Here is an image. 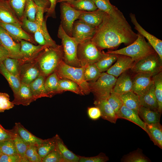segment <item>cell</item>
I'll return each instance as SVG.
<instances>
[{"instance_id":"obj_1","label":"cell","mask_w":162,"mask_h":162,"mask_svg":"<svg viewBox=\"0 0 162 162\" xmlns=\"http://www.w3.org/2000/svg\"><path fill=\"white\" fill-rule=\"evenodd\" d=\"M138 37L123 14L116 7L109 14L105 13L97 28L91 41L100 50L113 49L123 43L129 45Z\"/></svg>"},{"instance_id":"obj_2","label":"cell","mask_w":162,"mask_h":162,"mask_svg":"<svg viewBox=\"0 0 162 162\" xmlns=\"http://www.w3.org/2000/svg\"><path fill=\"white\" fill-rule=\"evenodd\" d=\"M38 58L41 74L47 77L55 71L61 62L63 60L62 45L46 47L38 55Z\"/></svg>"},{"instance_id":"obj_3","label":"cell","mask_w":162,"mask_h":162,"mask_svg":"<svg viewBox=\"0 0 162 162\" xmlns=\"http://www.w3.org/2000/svg\"><path fill=\"white\" fill-rule=\"evenodd\" d=\"M138 37L132 44L127 46L115 50H108L109 53L122 55L130 57L135 62L156 52L145 38L137 33Z\"/></svg>"},{"instance_id":"obj_4","label":"cell","mask_w":162,"mask_h":162,"mask_svg":"<svg viewBox=\"0 0 162 162\" xmlns=\"http://www.w3.org/2000/svg\"><path fill=\"white\" fill-rule=\"evenodd\" d=\"M86 66L80 67H73L62 61L55 71L59 79L71 80L77 83L84 94H88L90 92L88 82L84 77V71Z\"/></svg>"},{"instance_id":"obj_5","label":"cell","mask_w":162,"mask_h":162,"mask_svg":"<svg viewBox=\"0 0 162 162\" xmlns=\"http://www.w3.org/2000/svg\"><path fill=\"white\" fill-rule=\"evenodd\" d=\"M57 36L61 40L64 62L73 67H81L77 56L78 43L73 37L65 33L61 24L58 28Z\"/></svg>"},{"instance_id":"obj_6","label":"cell","mask_w":162,"mask_h":162,"mask_svg":"<svg viewBox=\"0 0 162 162\" xmlns=\"http://www.w3.org/2000/svg\"><path fill=\"white\" fill-rule=\"evenodd\" d=\"M117 78L104 72L95 81L88 82L90 92L96 98H107L112 92Z\"/></svg>"},{"instance_id":"obj_7","label":"cell","mask_w":162,"mask_h":162,"mask_svg":"<svg viewBox=\"0 0 162 162\" xmlns=\"http://www.w3.org/2000/svg\"><path fill=\"white\" fill-rule=\"evenodd\" d=\"M104 52L90 40L78 44L77 56L81 66H84L96 63L101 58Z\"/></svg>"},{"instance_id":"obj_8","label":"cell","mask_w":162,"mask_h":162,"mask_svg":"<svg viewBox=\"0 0 162 162\" xmlns=\"http://www.w3.org/2000/svg\"><path fill=\"white\" fill-rule=\"evenodd\" d=\"M162 62L155 52L135 62L131 69L136 74L146 73L153 76L162 71Z\"/></svg>"},{"instance_id":"obj_9","label":"cell","mask_w":162,"mask_h":162,"mask_svg":"<svg viewBox=\"0 0 162 162\" xmlns=\"http://www.w3.org/2000/svg\"><path fill=\"white\" fill-rule=\"evenodd\" d=\"M61 19V25L65 33L72 37L73 25L83 11L76 10L71 7L66 2L60 4Z\"/></svg>"},{"instance_id":"obj_10","label":"cell","mask_w":162,"mask_h":162,"mask_svg":"<svg viewBox=\"0 0 162 162\" xmlns=\"http://www.w3.org/2000/svg\"><path fill=\"white\" fill-rule=\"evenodd\" d=\"M97 28L78 20L74 23L72 37L78 44L90 41L96 32Z\"/></svg>"},{"instance_id":"obj_11","label":"cell","mask_w":162,"mask_h":162,"mask_svg":"<svg viewBox=\"0 0 162 162\" xmlns=\"http://www.w3.org/2000/svg\"><path fill=\"white\" fill-rule=\"evenodd\" d=\"M38 56L31 61L19 64L21 83L29 85L41 74L38 63Z\"/></svg>"},{"instance_id":"obj_12","label":"cell","mask_w":162,"mask_h":162,"mask_svg":"<svg viewBox=\"0 0 162 162\" xmlns=\"http://www.w3.org/2000/svg\"><path fill=\"white\" fill-rule=\"evenodd\" d=\"M0 41L1 45L8 51L9 57L19 60L22 58L20 43L15 41L7 31L1 26Z\"/></svg>"},{"instance_id":"obj_13","label":"cell","mask_w":162,"mask_h":162,"mask_svg":"<svg viewBox=\"0 0 162 162\" xmlns=\"http://www.w3.org/2000/svg\"><path fill=\"white\" fill-rule=\"evenodd\" d=\"M131 21L134 26V28L138 33L146 38L148 43L154 50L162 60V41L145 30L138 23L135 14H129Z\"/></svg>"},{"instance_id":"obj_14","label":"cell","mask_w":162,"mask_h":162,"mask_svg":"<svg viewBox=\"0 0 162 162\" xmlns=\"http://www.w3.org/2000/svg\"><path fill=\"white\" fill-rule=\"evenodd\" d=\"M20 44V51L22 58L21 59L19 60V64L34 59L44 49L49 46L40 45H37L24 40L21 41Z\"/></svg>"},{"instance_id":"obj_15","label":"cell","mask_w":162,"mask_h":162,"mask_svg":"<svg viewBox=\"0 0 162 162\" xmlns=\"http://www.w3.org/2000/svg\"><path fill=\"white\" fill-rule=\"evenodd\" d=\"M0 26L4 29L16 42L20 43L22 40L29 42L35 45L37 43L33 36L24 30L21 26L4 23L0 21Z\"/></svg>"},{"instance_id":"obj_16","label":"cell","mask_w":162,"mask_h":162,"mask_svg":"<svg viewBox=\"0 0 162 162\" xmlns=\"http://www.w3.org/2000/svg\"><path fill=\"white\" fill-rule=\"evenodd\" d=\"M153 82L152 75L146 73L136 74L132 80L131 91L139 97L146 92Z\"/></svg>"},{"instance_id":"obj_17","label":"cell","mask_w":162,"mask_h":162,"mask_svg":"<svg viewBox=\"0 0 162 162\" xmlns=\"http://www.w3.org/2000/svg\"><path fill=\"white\" fill-rule=\"evenodd\" d=\"M116 62L106 73L116 78L128 69H131L135 63L130 57L122 55H118Z\"/></svg>"},{"instance_id":"obj_18","label":"cell","mask_w":162,"mask_h":162,"mask_svg":"<svg viewBox=\"0 0 162 162\" xmlns=\"http://www.w3.org/2000/svg\"><path fill=\"white\" fill-rule=\"evenodd\" d=\"M0 21L21 26V20L10 6L8 0H0Z\"/></svg>"},{"instance_id":"obj_19","label":"cell","mask_w":162,"mask_h":162,"mask_svg":"<svg viewBox=\"0 0 162 162\" xmlns=\"http://www.w3.org/2000/svg\"><path fill=\"white\" fill-rule=\"evenodd\" d=\"M14 97L12 102L14 105L27 106L35 101L29 85L25 83H21L18 92Z\"/></svg>"},{"instance_id":"obj_20","label":"cell","mask_w":162,"mask_h":162,"mask_svg":"<svg viewBox=\"0 0 162 162\" xmlns=\"http://www.w3.org/2000/svg\"><path fill=\"white\" fill-rule=\"evenodd\" d=\"M94 104L100 109L102 118L111 123H116L118 119L117 116L109 104L107 98H96Z\"/></svg>"},{"instance_id":"obj_21","label":"cell","mask_w":162,"mask_h":162,"mask_svg":"<svg viewBox=\"0 0 162 162\" xmlns=\"http://www.w3.org/2000/svg\"><path fill=\"white\" fill-rule=\"evenodd\" d=\"M47 19L44 18L40 28L33 35L34 39L39 45L49 46H55L57 44L50 36L46 25Z\"/></svg>"},{"instance_id":"obj_22","label":"cell","mask_w":162,"mask_h":162,"mask_svg":"<svg viewBox=\"0 0 162 162\" xmlns=\"http://www.w3.org/2000/svg\"><path fill=\"white\" fill-rule=\"evenodd\" d=\"M132 80L129 74L124 72L117 79L112 92L117 95H120L131 91Z\"/></svg>"},{"instance_id":"obj_23","label":"cell","mask_w":162,"mask_h":162,"mask_svg":"<svg viewBox=\"0 0 162 162\" xmlns=\"http://www.w3.org/2000/svg\"><path fill=\"white\" fill-rule=\"evenodd\" d=\"M105 13L98 9L92 11H83L78 19L92 26L98 27L102 22Z\"/></svg>"},{"instance_id":"obj_24","label":"cell","mask_w":162,"mask_h":162,"mask_svg":"<svg viewBox=\"0 0 162 162\" xmlns=\"http://www.w3.org/2000/svg\"><path fill=\"white\" fill-rule=\"evenodd\" d=\"M118 118L129 120L138 125L146 132V124L140 117L138 114L123 104L117 114Z\"/></svg>"},{"instance_id":"obj_25","label":"cell","mask_w":162,"mask_h":162,"mask_svg":"<svg viewBox=\"0 0 162 162\" xmlns=\"http://www.w3.org/2000/svg\"><path fill=\"white\" fill-rule=\"evenodd\" d=\"M139 100L141 106L158 111V104L155 94L153 82L146 92L139 96Z\"/></svg>"},{"instance_id":"obj_26","label":"cell","mask_w":162,"mask_h":162,"mask_svg":"<svg viewBox=\"0 0 162 162\" xmlns=\"http://www.w3.org/2000/svg\"><path fill=\"white\" fill-rule=\"evenodd\" d=\"M45 77L41 74L29 84L35 101L43 97H50L45 85Z\"/></svg>"},{"instance_id":"obj_27","label":"cell","mask_w":162,"mask_h":162,"mask_svg":"<svg viewBox=\"0 0 162 162\" xmlns=\"http://www.w3.org/2000/svg\"><path fill=\"white\" fill-rule=\"evenodd\" d=\"M14 128L20 137L28 145L37 146L43 140L32 134L20 123H16Z\"/></svg>"},{"instance_id":"obj_28","label":"cell","mask_w":162,"mask_h":162,"mask_svg":"<svg viewBox=\"0 0 162 162\" xmlns=\"http://www.w3.org/2000/svg\"><path fill=\"white\" fill-rule=\"evenodd\" d=\"M146 132L154 144L162 149V126L160 122L146 124Z\"/></svg>"},{"instance_id":"obj_29","label":"cell","mask_w":162,"mask_h":162,"mask_svg":"<svg viewBox=\"0 0 162 162\" xmlns=\"http://www.w3.org/2000/svg\"><path fill=\"white\" fill-rule=\"evenodd\" d=\"M117 95L122 100L123 104L138 114L139 110L141 106L138 95L132 91Z\"/></svg>"},{"instance_id":"obj_30","label":"cell","mask_w":162,"mask_h":162,"mask_svg":"<svg viewBox=\"0 0 162 162\" xmlns=\"http://www.w3.org/2000/svg\"><path fill=\"white\" fill-rule=\"evenodd\" d=\"M56 136V148L61 154L63 162H79V156L70 150L57 134Z\"/></svg>"},{"instance_id":"obj_31","label":"cell","mask_w":162,"mask_h":162,"mask_svg":"<svg viewBox=\"0 0 162 162\" xmlns=\"http://www.w3.org/2000/svg\"><path fill=\"white\" fill-rule=\"evenodd\" d=\"M138 115L145 124H152L160 122L161 113L158 111L152 110L141 106Z\"/></svg>"},{"instance_id":"obj_32","label":"cell","mask_w":162,"mask_h":162,"mask_svg":"<svg viewBox=\"0 0 162 162\" xmlns=\"http://www.w3.org/2000/svg\"><path fill=\"white\" fill-rule=\"evenodd\" d=\"M118 54L104 52L101 58L95 63L101 73L107 71L117 59Z\"/></svg>"},{"instance_id":"obj_33","label":"cell","mask_w":162,"mask_h":162,"mask_svg":"<svg viewBox=\"0 0 162 162\" xmlns=\"http://www.w3.org/2000/svg\"><path fill=\"white\" fill-rule=\"evenodd\" d=\"M58 90L59 93L65 91H69L77 94L84 95L77 83L68 79H59Z\"/></svg>"},{"instance_id":"obj_34","label":"cell","mask_w":162,"mask_h":162,"mask_svg":"<svg viewBox=\"0 0 162 162\" xmlns=\"http://www.w3.org/2000/svg\"><path fill=\"white\" fill-rule=\"evenodd\" d=\"M37 147L38 153L42 159L47 154L56 148V136L51 138L43 140Z\"/></svg>"},{"instance_id":"obj_35","label":"cell","mask_w":162,"mask_h":162,"mask_svg":"<svg viewBox=\"0 0 162 162\" xmlns=\"http://www.w3.org/2000/svg\"><path fill=\"white\" fill-rule=\"evenodd\" d=\"M0 73L8 81L12 89L14 94L18 92L21 82L20 80L9 73L5 68L2 62L0 63Z\"/></svg>"},{"instance_id":"obj_36","label":"cell","mask_w":162,"mask_h":162,"mask_svg":"<svg viewBox=\"0 0 162 162\" xmlns=\"http://www.w3.org/2000/svg\"><path fill=\"white\" fill-rule=\"evenodd\" d=\"M59 78L56 73L54 71L45 79V85L50 98L59 93L58 90Z\"/></svg>"},{"instance_id":"obj_37","label":"cell","mask_w":162,"mask_h":162,"mask_svg":"<svg viewBox=\"0 0 162 162\" xmlns=\"http://www.w3.org/2000/svg\"><path fill=\"white\" fill-rule=\"evenodd\" d=\"M155 95L158 104V111L162 112V72L152 76Z\"/></svg>"},{"instance_id":"obj_38","label":"cell","mask_w":162,"mask_h":162,"mask_svg":"<svg viewBox=\"0 0 162 162\" xmlns=\"http://www.w3.org/2000/svg\"><path fill=\"white\" fill-rule=\"evenodd\" d=\"M66 2L73 8L79 10L92 11L98 9L92 0H76Z\"/></svg>"},{"instance_id":"obj_39","label":"cell","mask_w":162,"mask_h":162,"mask_svg":"<svg viewBox=\"0 0 162 162\" xmlns=\"http://www.w3.org/2000/svg\"><path fill=\"white\" fill-rule=\"evenodd\" d=\"M121 161L123 162H149L150 160L145 156L140 148L124 155Z\"/></svg>"},{"instance_id":"obj_40","label":"cell","mask_w":162,"mask_h":162,"mask_svg":"<svg viewBox=\"0 0 162 162\" xmlns=\"http://www.w3.org/2000/svg\"><path fill=\"white\" fill-rule=\"evenodd\" d=\"M12 129L13 134L12 139L18 154L29 162L25 155L26 150L29 145L20 137L14 128Z\"/></svg>"},{"instance_id":"obj_41","label":"cell","mask_w":162,"mask_h":162,"mask_svg":"<svg viewBox=\"0 0 162 162\" xmlns=\"http://www.w3.org/2000/svg\"><path fill=\"white\" fill-rule=\"evenodd\" d=\"M2 62L9 73L20 80L19 59L8 57L4 59Z\"/></svg>"},{"instance_id":"obj_42","label":"cell","mask_w":162,"mask_h":162,"mask_svg":"<svg viewBox=\"0 0 162 162\" xmlns=\"http://www.w3.org/2000/svg\"><path fill=\"white\" fill-rule=\"evenodd\" d=\"M95 63L86 66L84 71V77L88 82L96 80L101 74Z\"/></svg>"},{"instance_id":"obj_43","label":"cell","mask_w":162,"mask_h":162,"mask_svg":"<svg viewBox=\"0 0 162 162\" xmlns=\"http://www.w3.org/2000/svg\"><path fill=\"white\" fill-rule=\"evenodd\" d=\"M11 7L21 20L23 15L27 0H8Z\"/></svg>"},{"instance_id":"obj_44","label":"cell","mask_w":162,"mask_h":162,"mask_svg":"<svg viewBox=\"0 0 162 162\" xmlns=\"http://www.w3.org/2000/svg\"><path fill=\"white\" fill-rule=\"evenodd\" d=\"M21 27L22 29L27 33L34 35L35 32L40 27L35 21H32L29 20L24 15L21 20Z\"/></svg>"},{"instance_id":"obj_45","label":"cell","mask_w":162,"mask_h":162,"mask_svg":"<svg viewBox=\"0 0 162 162\" xmlns=\"http://www.w3.org/2000/svg\"><path fill=\"white\" fill-rule=\"evenodd\" d=\"M0 151L5 154H18L12 139L0 142Z\"/></svg>"},{"instance_id":"obj_46","label":"cell","mask_w":162,"mask_h":162,"mask_svg":"<svg viewBox=\"0 0 162 162\" xmlns=\"http://www.w3.org/2000/svg\"><path fill=\"white\" fill-rule=\"evenodd\" d=\"M37 12L36 5L33 0H27L23 15L29 20H35Z\"/></svg>"},{"instance_id":"obj_47","label":"cell","mask_w":162,"mask_h":162,"mask_svg":"<svg viewBox=\"0 0 162 162\" xmlns=\"http://www.w3.org/2000/svg\"><path fill=\"white\" fill-rule=\"evenodd\" d=\"M25 155L29 162H42V159L38 153L36 146L29 145Z\"/></svg>"},{"instance_id":"obj_48","label":"cell","mask_w":162,"mask_h":162,"mask_svg":"<svg viewBox=\"0 0 162 162\" xmlns=\"http://www.w3.org/2000/svg\"><path fill=\"white\" fill-rule=\"evenodd\" d=\"M107 99L109 104L117 115L123 104L122 100L118 95L113 92L112 91Z\"/></svg>"},{"instance_id":"obj_49","label":"cell","mask_w":162,"mask_h":162,"mask_svg":"<svg viewBox=\"0 0 162 162\" xmlns=\"http://www.w3.org/2000/svg\"><path fill=\"white\" fill-rule=\"evenodd\" d=\"M14 104L10 101V96L5 93L0 92V112L13 108Z\"/></svg>"},{"instance_id":"obj_50","label":"cell","mask_w":162,"mask_h":162,"mask_svg":"<svg viewBox=\"0 0 162 162\" xmlns=\"http://www.w3.org/2000/svg\"><path fill=\"white\" fill-rule=\"evenodd\" d=\"M98 9L105 13L109 14L116 7L111 4L108 0H92Z\"/></svg>"},{"instance_id":"obj_51","label":"cell","mask_w":162,"mask_h":162,"mask_svg":"<svg viewBox=\"0 0 162 162\" xmlns=\"http://www.w3.org/2000/svg\"><path fill=\"white\" fill-rule=\"evenodd\" d=\"M42 162H63L62 156L57 148L42 159Z\"/></svg>"},{"instance_id":"obj_52","label":"cell","mask_w":162,"mask_h":162,"mask_svg":"<svg viewBox=\"0 0 162 162\" xmlns=\"http://www.w3.org/2000/svg\"><path fill=\"white\" fill-rule=\"evenodd\" d=\"M79 162H105L109 159L104 153H101L97 156L92 157L79 156Z\"/></svg>"},{"instance_id":"obj_53","label":"cell","mask_w":162,"mask_h":162,"mask_svg":"<svg viewBox=\"0 0 162 162\" xmlns=\"http://www.w3.org/2000/svg\"><path fill=\"white\" fill-rule=\"evenodd\" d=\"M28 162L18 154H1L0 162Z\"/></svg>"},{"instance_id":"obj_54","label":"cell","mask_w":162,"mask_h":162,"mask_svg":"<svg viewBox=\"0 0 162 162\" xmlns=\"http://www.w3.org/2000/svg\"><path fill=\"white\" fill-rule=\"evenodd\" d=\"M13 134V129L6 130L0 124V142L12 139Z\"/></svg>"},{"instance_id":"obj_55","label":"cell","mask_w":162,"mask_h":162,"mask_svg":"<svg viewBox=\"0 0 162 162\" xmlns=\"http://www.w3.org/2000/svg\"><path fill=\"white\" fill-rule=\"evenodd\" d=\"M87 112L89 117L93 120H97L101 116L100 111L96 106L88 108Z\"/></svg>"},{"instance_id":"obj_56","label":"cell","mask_w":162,"mask_h":162,"mask_svg":"<svg viewBox=\"0 0 162 162\" xmlns=\"http://www.w3.org/2000/svg\"><path fill=\"white\" fill-rule=\"evenodd\" d=\"M57 0H49L50 3L49 8L46 12L45 18L46 19L48 17H51L55 18V8L57 3Z\"/></svg>"},{"instance_id":"obj_57","label":"cell","mask_w":162,"mask_h":162,"mask_svg":"<svg viewBox=\"0 0 162 162\" xmlns=\"http://www.w3.org/2000/svg\"><path fill=\"white\" fill-rule=\"evenodd\" d=\"M9 57V54L7 50L2 45L0 44V63L7 57Z\"/></svg>"},{"instance_id":"obj_58","label":"cell","mask_w":162,"mask_h":162,"mask_svg":"<svg viewBox=\"0 0 162 162\" xmlns=\"http://www.w3.org/2000/svg\"><path fill=\"white\" fill-rule=\"evenodd\" d=\"M76 0H57V3H61L62 2H68L73 1Z\"/></svg>"},{"instance_id":"obj_59","label":"cell","mask_w":162,"mask_h":162,"mask_svg":"<svg viewBox=\"0 0 162 162\" xmlns=\"http://www.w3.org/2000/svg\"><path fill=\"white\" fill-rule=\"evenodd\" d=\"M1 154H2V153H1V152L0 151V155H1Z\"/></svg>"},{"instance_id":"obj_60","label":"cell","mask_w":162,"mask_h":162,"mask_svg":"<svg viewBox=\"0 0 162 162\" xmlns=\"http://www.w3.org/2000/svg\"><path fill=\"white\" fill-rule=\"evenodd\" d=\"M0 45H1V42H0Z\"/></svg>"},{"instance_id":"obj_61","label":"cell","mask_w":162,"mask_h":162,"mask_svg":"<svg viewBox=\"0 0 162 162\" xmlns=\"http://www.w3.org/2000/svg\"><path fill=\"white\" fill-rule=\"evenodd\" d=\"M108 0V1H110V0Z\"/></svg>"}]
</instances>
